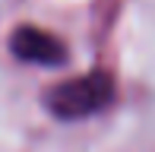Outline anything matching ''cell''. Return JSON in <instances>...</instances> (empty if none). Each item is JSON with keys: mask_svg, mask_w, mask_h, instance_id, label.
Here are the masks:
<instances>
[{"mask_svg": "<svg viewBox=\"0 0 155 152\" xmlns=\"http://www.w3.org/2000/svg\"><path fill=\"white\" fill-rule=\"evenodd\" d=\"M114 95V79L108 70H92L79 79H67L60 86L48 89V108L51 114L73 121V117H89L95 111H101Z\"/></svg>", "mask_w": 155, "mask_h": 152, "instance_id": "1", "label": "cell"}, {"mask_svg": "<svg viewBox=\"0 0 155 152\" xmlns=\"http://www.w3.org/2000/svg\"><path fill=\"white\" fill-rule=\"evenodd\" d=\"M10 48L19 60H29V64H63L67 60V48H63L60 38H54L51 32H41L35 25H22V29L13 32Z\"/></svg>", "mask_w": 155, "mask_h": 152, "instance_id": "2", "label": "cell"}]
</instances>
